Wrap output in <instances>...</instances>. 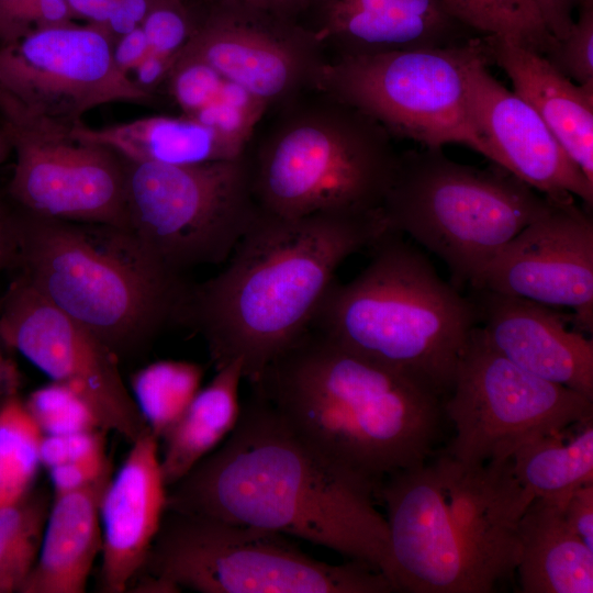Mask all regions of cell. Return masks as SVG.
Masks as SVG:
<instances>
[{"label":"cell","mask_w":593,"mask_h":593,"mask_svg":"<svg viewBox=\"0 0 593 593\" xmlns=\"http://www.w3.org/2000/svg\"><path fill=\"white\" fill-rule=\"evenodd\" d=\"M44 435L102 429L87 403L68 387L52 381L24 402Z\"/></svg>","instance_id":"obj_32"},{"label":"cell","mask_w":593,"mask_h":593,"mask_svg":"<svg viewBox=\"0 0 593 593\" xmlns=\"http://www.w3.org/2000/svg\"><path fill=\"white\" fill-rule=\"evenodd\" d=\"M473 290L572 310L581 329L593 331V220L574 200L553 201L488 265Z\"/></svg>","instance_id":"obj_17"},{"label":"cell","mask_w":593,"mask_h":593,"mask_svg":"<svg viewBox=\"0 0 593 593\" xmlns=\"http://www.w3.org/2000/svg\"><path fill=\"white\" fill-rule=\"evenodd\" d=\"M388 231L380 209L298 219L261 210L225 268L191 286L186 323L216 369L239 360L251 383L310 328L344 260Z\"/></svg>","instance_id":"obj_2"},{"label":"cell","mask_w":593,"mask_h":593,"mask_svg":"<svg viewBox=\"0 0 593 593\" xmlns=\"http://www.w3.org/2000/svg\"><path fill=\"white\" fill-rule=\"evenodd\" d=\"M490 58L467 70L469 114L495 157V165L547 198L582 200L593 206V182L573 163L539 114L488 70Z\"/></svg>","instance_id":"obj_18"},{"label":"cell","mask_w":593,"mask_h":593,"mask_svg":"<svg viewBox=\"0 0 593 593\" xmlns=\"http://www.w3.org/2000/svg\"><path fill=\"white\" fill-rule=\"evenodd\" d=\"M393 585L410 593H491L515 572L519 519L534 500L511 458L468 463L435 452L381 484Z\"/></svg>","instance_id":"obj_4"},{"label":"cell","mask_w":593,"mask_h":593,"mask_svg":"<svg viewBox=\"0 0 593 593\" xmlns=\"http://www.w3.org/2000/svg\"><path fill=\"white\" fill-rule=\"evenodd\" d=\"M0 338L52 381L78 394L103 430L130 444L149 430L119 369V357L21 277L0 304Z\"/></svg>","instance_id":"obj_14"},{"label":"cell","mask_w":593,"mask_h":593,"mask_svg":"<svg viewBox=\"0 0 593 593\" xmlns=\"http://www.w3.org/2000/svg\"><path fill=\"white\" fill-rule=\"evenodd\" d=\"M72 18L67 0H0V45Z\"/></svg>","instance_id":"obj_34"},{"label":"cell","mask_w":593,"mask_h":593,"mask_svg":"<svg viewBox=\"0 0 593 593\" xmlns=\"http://www.w3.org/2000/svg\"><path fill=\"white\" fill-rule=\"evenodd\" d=\"M239 3L298 21L306 0H234Z\"/></svg>","instance_id":"obj_44"},{"label":"cell","mask_w":593,"mask_h":593,"mask_svg":"<svg viewBox=\"0 0 593 593\" xmlns=\"http://www.w3.org/2000/svg\"><path fill=\"white\" fill-rule=\"evenodd\" d=\"M53 495L80 490L112 478L111 463L104 454L66 462L48 470Z\"/></svg>","instance_id":"obj_36"},{"label":"cell","mask_w":593,"mask_h":593,"mask_svg":"<svg viewBox=\"0 0 593 593\" xmlns=\"http://www.w3.org/2000/svg\"><path fill=\"white\" fill-rule=\"evenodd\" d=\"M486 343L510 361L593 401V342L568 328L564 316L540 303L474 290Z\"/></svg>","instance_id":"obj_20"},{"label":"cell","mask_w":593,"mask_h":593,"mask_svg":"<svg viewBox=\"0 0 593 593\" xmlns=\"http://www.w3.org/2000/svg\"><path fill=\"white\" fill-rule=\"evenodd\" d=\"M70 137L108 147L132 161L198 165L240 157L245 149L180 114L152 115L104 127L77 126Z\"/></svg>","instance_id":"obj_25"},{"label":"cell","mask_w":593,"mask_h":593,"mask_svg":"<svg viewBox=\"0 0 593 593\" xmlns=\"http://www.w3.org/2000/svg\"><path fill=\"white\" fill-rule=\"evenodd\" d=\"M136 575L201 593H389L380 571L305 555L286 535L166 511Z\"/></svg>","instance_id":"obj_9"},{"label":"cell","mask_w":593,"mask_h":593,"mask_svg":"<svg viewBox=\"0 0 593 593\" xmlns=\"http://www.w3.org/2000/svg\"><path fill=\"white\" fill-rule=\"evenodd\" d=\"M2 127L16 157L9 192L22 211L127 231L122 156L72 137L52 138Z\"/></svg>","instance_id":"obj_16"},{"label":"cell","mask_w":593,"mask_h":593,"mask_svg":"<svg viewBox=\"0 0 593 593\" xmlns=\"http://www.w3.org/2000/svg\"><path fill=\"white\" fill-rule=\"evenodd\" d=\"M444 414L455 428L446 449L468 463L511 458L541 435L592 419L593 401L516 366L477 326L458 362Z\"/></svg>","instance_id":"obj_13"},{"label":"cell","mask_w":593,"mask_h":593,"mask_svg":"<svg viewBox=\"0 0 593 593\" xmlns=\"http://www.w3.org/2000/svg\"><path fill=\"white\" fill-rule=\"evenodd\" d=\"M376 501L251 391L228 437L168 488L166 511L301 538L382 572L393 585L388 524Z\"/></svg>","instance_id":"obj_1"},{"label":"cell","mask_w":593,"mask_h":593,"mask_svg":"<svg viewBox=\"0 0 593 593\" xmlns=\"http://www.w3.org/2000/svg\"><path fill=\"white\" fill-rule=\"evenodd\" d=\"M113 44L104 27L72 22L37 29L1 44L2 126L66 138L100 105L150 101L152 93L115 66Z\"/></svg>","instance_id":"obj_12"},{"label":"cell","mask_w":593,"mask_h":593,"mask_svg":"<svg viewBox=\"0 0 593 593\" xmlns=\"http://www.w3.org/2000/svg\"><path fill=\"white\" fill-rule=\"evenodd\" d=\"M370 248L357 277L333 282L310 327L445 400L478 326V309L403 235L388 231Z\"/></svg>","instance_id":"obj_5"},{"label":"cell","mask_w":593,"mask_h":593,"mask_svg":"<svg viewBox=\"0 0 593 593\" xmlns=\"http://www.w3.org/2000/svg\"><path fill=\"white\" fill-rule=\"evenodd\" d=\"M484 37L491 61L511 79L513 91L539 114L593 182V83L573 82L545 56L518 44Z\"/></svg>","instance_id":"obj_22"},{"label":"cell","mask_w":593,"mask_h":593,"mask_svg":"<svg viewBox=\"0 0 593 593\" xmlns=\"http://www.w3.org/2000/svg\"><path fill=\"white\" fill-rule=\"evenodd\" d=\"M53 501L46 490L32 489L0 508V593L20 592L37 559Z\"/></svg>","instance_id":"obj_30"},{"label":"cell","mask_w":593,"mask_h":593,"mask_svg":"<svg viewBox=\"0 0 593 593\" xmlns=\"http://www.w3.org/2000/svg\"><path fill=\"white\" fill-rule=\"evenodd\" d=\"M125 168L127 231L175 273L225 262L261 214L245 154L181 166L125 159Z\"/></svg>","instance_id":"obj_11"},{"label":"cell","mask_w":593,"mask_h":593,"mask_svg":"<svg viewBox=\"0 0 593 593\" xmlns=\"http://www.w3.org/2000/svg\"><path fill=\"white\" fill-rule=\"evenodd\" d=\"M11 150L12 145L8 134L4 128L0 126V164L8 157Z\"/></svg>","instance_id":"obj_46"},{"label":"cell","mask_w":593,"mask_h":593,"mask_svg":"<svg viewBox=\"0 0 593 593\" xmlns=\"http://www.w3.org/2000/svg\"><path fill=\"white\" fill-rule=\"evenodd\" d=\"M110 480L53 495L37 559L20 593L86 591L101 553L100 502Z\"/></svg>","instance_id":"obj_23"},{"label":"cell","mask_w":593,"mask_h":593,"mask_svg":"<svg viewBox=\"0 0 593 593\" xmlns=\"http://www.w3.org/2000/svg\"><path fill=\"white\" fill-rule=\"evenodd\" d=\"M131 445L100 502L99 591L103 593L127 591L144 564L167 507L159 439L148 430Z\"/></svg>","instance_id":"obj_21"},{"label":"cell","mask_w":593,"mask_h":593,"mask_svg":"<svg viewBox=\"0 0 593 593\" xmlns=\"http://www.w3.org/2000/svg\"><path fill=\"white\" fill-rule=\"evenodd\" d=\"M250 385L301 439L376 497L389 475L435 454L445 418L434 390L312 327Z\"/></svg>","instance_id":"obj_3"},{"label":"cell","mask_w":593,"mask_h":593,"mask_svg":"<svg viewBox=\"0 0 593 593\" xmlns=\"http://www.w3.org/2000/svg\"><path fill=\"white\" fill-rule=\"evenodd\" d=\"M490 58L484 36L437 48L328 58L315 91L380 123L394 138L427 148L461 144L495 164L467 105V70Z\"/></svg>","instance_id":"obj_10"},{"label":"cell","mask_w":593,"mask_h":593,"mask_svg":"<svg viewBox=\"0 0 593 593\" xmlns=\"http://www.w3.org/2000/svg\"><path fill=\"white\" fill-rule=\"evenodd\" d=\"M518 538L521 592H593V551L568 525L562 504L535 497L519 519Z\"/></svg>","instance_id":"obj_24"},{"label":"cell","mask_w":593,"mask_h":593,"mask_svg":"<svg viewBox=\"0 0 593 593\" xmlns=\"http://www.w3.org/2000/svg\"><path fill=\"white\" fill-rule=\"evenodd\" d=\"M564 429L533 438L511 457L513 473L532 497H545L562 505L578 488L593 482L592 419L567 437Z\"/></svg>","instance_id":"obj_27"},{"label":"cell","mask_w":593,"mask_h":593,"mask_svg":"<svg viewBox=\"0 0 593 593\" xmlns=\"http://www.w3.org/2000/svg\"><path fill=\"white\" fill-rule=\"evenodd\" d=\"M540 15L557 41L563 40L574 22L580 0H534Z\"/></svg>","instance_id":"obj_40"},{"label":"cell","mask_w":593,"mask_h":593,"mask_svg":"<svg viewBox=\"0 0 593 593\" xmlns=\"http://www.w3.org/2000/svg\"><path fill=\"white\" fill-rule=\"evenodd\" d=\"M153 0H114V8L108 23V31L113 38L126 34L139 26L145 19Z\"/></svg>","instance_id":"obj_41"},{"label":"cell","mask_w":593,"mask_h":593,"mask_svg":"<svg viewBox=\"0 0 593 593\" xmlns=\"http://www.w3.org/2000/svg\"><path fill=\"white\" fill-rule=\"evenodd\" d=\"M243 365L234 360L216 369L182 415L159 439L160 468L167 488L181 480L215 450L235 428L240 414L239 385Z\"/></svg>","instance_id":"obj_26"},{"label":"cell","mask_w":593,"mask_h":593,"mask_svg":"<svg viewBox=\"0 0 593 593\" xmlns=\"http://www.w3.org/2000/svg\"><path fill=\"white\" fill-rule=\"evenodd\" d=\"M277 110L265 136L245 153L264 212L298 219L380 209L400 155L380 123L321 91Z\"/></svg>","instance_id":"obj_7"},{"label":"cell","mask_w":593,"mask_h":593,"mask_svg":"<svg viewBox=\"0 0 593 593\" xmlns=\"http://www.w3.org/2000/svg\"><path fill=\"white\" fill-rule=\"evenodd\" d=\"M563 515L571 529L593 551V482L573 491L563 505Z\"/></svg>","instance_id":"obj_37"},{"label":"cell","mask_w":593,"mask_h":593,"mask_svg":"<svg viewBox=\"0 0 593 593\" xmlns=\"http://www.w3.org/2000/svg\"><path fill=\"white\" fill-rule=\"evenodd\" d=\"M149 53V46L141 25L114 41L113 60L123 74L128 75Z\"/></svg>","instance_id":"obj_38"},{"label":"cell","mask_w":593,"mask_h":593,"mask_svg":"<svg viewBox=\"0 0 593 593\" xmlns=\"http://www.w3.org/2000/svg\"><path fill=\"white\" fill-rule=\"evenodd\" d=\"M103 429L44 435L40 448L42 467L49 470L61 463L79 461L105 452Z\"/></svg>","instance_id":"obj_35"},{"label":"cell","mask_w":593,"mask_h":593,"mask_svg":"<svg viewBox=\"0 0 593 593\" xmlns=\"http://www.w3.org/2000/svg\"><path fill=\"white\" fill-rule=\"evenodd\" d=\"M67 4L74 16H81L90 24L108 30L114 0H67Z\"/></svg>","instance_id":"obj_43"},{"label":"cell","mask_w":593,"mask_h":593,"mask_svg":"<svg viewBox=\"0 0 593 593\" xmlns=\"http://www.w3.org/2000/svg\"><path fill=\"white\" fill-rule=\"evenodd\" d=\"M553 201L499 165L479 168L423 147L400 153L380 210L389 231L443 260L459 290Z\"/></svg>","instance_id":"obj_8"},{"label":"cell","mask_w":593,"mask_h":593,"mask_svg":"<svg viewBox=\"0 0 593 593\" xmlns=\"http://www.w3.org/2000/svg\"><path fill=\"white\" fill-rule=\"evenodd\" d=\"M546 58L573 82L593 83V0H580L569 33Z\"/></svg>","instance_id":"obj_33"},{"label":"cell","mask_w":593,"mask_h":593,"mask_svg":"<svg viewBox=\"0 0 593 593\" xmlns=\"http://www.w3.org/2000/svg\"><path fill=\"white\" fill-rule=\"evenodd\" d=\"M19 265L31 286L119 359L186 323L191 286L126 230L22 211Z\"/></svg>","instance_id":"obj_6"},{"label":"cell","mask_w":593,"mask_h":593,"mask_svg":"<svg viewBox=\"0 0 593 593\" xmlns=\"http://www.w3.org/2000/svg\"><path fill=\"white\" fill-rule=\"evenodd\" d=\"M43 432L16 394L0 403V508L33 489Z\"/></svg>","instance_id":"obj_31"},{"label":"cell","mask_w":593,"mask_h":593,"mask_svg":"<svg viewBox=\"0 0 593 593\" xmlns=\"http://www.w3.org/2000/svg\"><path fill=\"white\" fill-rule=\"evenodd\" d=\"M21 251V220L0 203V270L19 265Z\"/></svg>","instance_id":"obj_39"},{"label":"cell","mask_w":593,"mask_h":593,"mask_svg":"<svg viewBox=\"0 0 593 593\" xmlns=\"http://www.w3.org/2000/svg\"><path fill=\"white\" fill-rule=\"evenodd\" d=\"M298 22L327 59L448 47L479 36L443 0H306Z\"/></svg>","instance_id":"obj_19"},{"label":"cell","mask_w":593,"mask_h":593,"mask_svg":"<svg viewBox=\"0 0 593 593\" xmlns=\"http://www.w3.org/2000/svg\"><path fill=\"white\" fill-rule=\"evenodd\" d=\"M203 376V366L175 359L152 362L132 376L131 393L158 439L186 411L201 389Z\"/></svg>","instance_id":"obj_28"},{"label":"cell","mask_w":593,"mask_h":593,"mask_svg":"<svg viewBox=\"0 0 593 593\" xmlns=\"http://www.w3.org/2000/svg\"><path fill=\"white\" fill-rule=\"evenodd\" d=\"M177 57L208 64L268 111L315 91L327 61L313 34L296 20L234 0H211Z\"/></svg>","instance_id":"obj_15"},{"label":"cell","mask_w":593,"mask_h":593,"mask_svg":"<svg viewBox=\"0 0 593 593\" xmlns=\"http://www.w3.org/2000/svg\"><path fill=\"white\" fill-rule=\"evenodd\" d=\"M5 345L0 338V403L16 393L20 383L15 365L3 351Z\"/></svg>","instance_id":"obj_45"},{"label":"cell","mask_w":593,"mask_h":593,"mask_svg":"<svg viewBox=\"0 0 593 593\" xmlns=\"http://www.w3.org/2000/svg\"><path fill=\"white\" fill-rule=\"evenodd\" d=\"M452 18L481 36H496L542 56L558 45L534 0H443Z\"/></svg>","instance_id":"obj_29"},{"label":"cell","mask_w":593,"mask_h":593,"mask_svg":"<svg viewBox=\"0 0 593 593\" xmlns=\"http://www.w3.org/2000/svg\"><path fill=\"white\" fill-rule=\"evenodd\" d=\"M174 64L175 59L149 52L133 70V80L143 90L152 93L154 88L166 81Z\"/></svg>","instance_id":"obj_42"}]
</instances>
